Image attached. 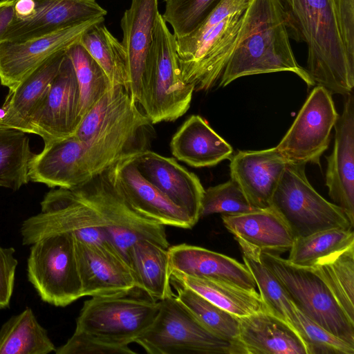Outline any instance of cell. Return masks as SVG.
<instances>
[{
    "label": "cell",
    "instance_id": "7",
    "mask_svg": "<svg viewBox=\"0 0 354 354\" xmlns=\"http://www.w3.org/2000/svg\"><path fill=\"white\" fill-rule=\"evenodd\" d=\"M270 208L282 218L295 238L329 229L353 228L343 209L313 187L304 164L287 162Z\"/></svg>",
    "mask_w": 354,
    "mask_h": 354
},
{
    "label": "cell",
    "instance_id": "39",
    "mask_svg": "<svg viewBox=\"0 0 354 354\" xmlns=\"http://www.w3.org/2000/svg\"><path fill=\"white\" fill-rule=\"evenodd\" d=\"M221 0H165L162 17L173 29L176 39L193 33Z\"/></svg>",
    "mask_w": 354,
    "mask_h": 354
},
{
    "label": "cell",
    "instance_id": "15",
    "mask_svg": "<svg viewBox=\"0 0 354 354\" xmlns=\"http://www.w3.org/2000/svg\"><path fill=\"white\" fill-rule=\"evenodd\" d=\"M80 91L73 66L66 55L39 108L31 119L28 133L44 142L73 135L80 124Z\"/></svg>",
    "mask_w": 354,
    "mask_h": 354
},
{
    "label": "cell",
    "instance_id": "10",
    "mask_svg": "<svg viewBox=\"0 0 354 354\" xmlns=\"http://www.w3.org/2000/svg\"><path fill=\"white\" fill-rule=\"evenodd\" d=\"M130 293L86 300L75 332L115 346H128L135 342L154 321L160 301Z\"/></svg>",
    "mask_w": 354,
    "mask_h": 354
},
{
    "label": "cell",
    "instance_id": "19",
    "mask_svg": "<svg viewBox=\"0 0 354 354\" xmlns=\"http://www.w3.org/2000/svg\"><path fill=\"white\" fill-rule=\"evenodd\" d=\"M341 115L334 126L333 150L327 160L326 185L330 198L354 225V95H344Z\"/></svg>",
    "mask_w": 354,
    "mask_h": 354
},
{
    "label": "cell",
    "instance_id": "23",
    "mask_svg": "<svg viewBox=\"0 0 354 354\" xmlns=\"http://www.w3.org/2000/svg\"><path fill=\"white\" fill-rule=\"evenodd\" d=\"M82 150V143L74 135L45 142L41 151L32 154L29 160V180L48 187L64 189L86 182Z\"/></svg>",
    "mask_w": 354,
    "mask_h": 354
},
{
    "label": "cell",
    "instance_id": "22",
    "mask_svg": "<svg viewBox=\"0 0 354 354\" xmlns=\"http://www.w3.org/2000/svg\"><path fill=\"white\" fill-rule=\"evenodd\" d=\"M158 0H131L120 21L129 76V92L138 103L147 57L153 39Z\"/></svg>",
    "mask_w": 354,
    "mask_h": 354
},
{
    "label": "cell",
    "instance_id": "11",
    "mask_svg": "<svg viewBox=\"0 0 354 354\" xmlns=\"http://www.w3.org/2000/svg\"><path fill=\"white\" fill-rule=\"evenodd\" d=\"M40 205L41 212L21 225L24 245H31L50 234L69 233L81 242L113 248L98 215L77 187L52 189Z\"/></svg>",
    "mask_w": 354,
    "mask_h": 354
},
{
    "label": "cell",
    "instance_id": "9",
    "mask_svg": "<svg viewBox=\"0 0 354 354\" xmlns=\"http://www.w3.org/2000/svg\"><path fill=\"white\" fill-rule=\"evenodd\" d=\"M151 326L135 341L149 354H245L238 342L222 339L203 326L177 300L160 301Z\"/></svg>",
    "mask_w": 354,
    "mask_h": 354
},
{
    "label": "cell",
    "instance_id": "6",
    "mask_svg": "<svg viewBox=\"0 0 354 354\" xmlns=\"http://www.w3.org/2000/svg\"><path fill=\"white\" fill-rule=\"evenodd\" d=\"M108 169L76 187L98 215L110 244L128 264L130 250L139 241L168 249L165 226L136 212L115 187Z\"/></svg>",
    "mask_w": 354,
    "mask_h": 354
},
{
    "label": "cell",
    "instance_id": "14",
    "mask_svg": "<svg viewBox=\"0 0 354 354\" xmlns=\"http://www.w3.org/2000/svg\"><path fill=\"white\" fill-rule=\"evenodd\" d=\"M104 17L20 41H0V82L11 89L55 53L77 43L83 34Z\"/></svg>",
    "mask_w": 354,
    "mask_h": 354
},
{
    "label": "cell",
    "instance_id": "44",
    "mask_svg": "<svg viewBox=\"0 0 354 354\" xmlns=\"http://www.w3.org/2000/svg\"><path fill=\"white\" fill-rule=\"evenodd\" d=\"M338 21L343 31L354 27V0H334Z\"/></svg>",
    "mask_w": 354,
    "mask_h": 354
},
{
    "label": "cell",
    "instance_id": "12",
    "mask_svg": "<svg viewBox=\"0 0 354 354\" xmlns=\"http://www.w3.org/2000/svg\"><path fill=\"white\" fill-rule=\"evenodd\" d=\"M27 272L28 281L48 304L65 307L82 297L71 234H53L32 243Z\"/></svg>",
    "mask_w": 354,
    "mask_h": 354
},
{
    "label": "cell",
    "instance_id": "43",
    "mask_svg": "<svg viewBox=\"0 0 354 354\" xmlns=\"http://www.w3.org/2000/svg\"><path fill=\"white\" fill-rule=\"evenodd\" d=\"M14 248L0 245V309L9 306L18 264Z\"/></svg>",
    "mask_w": 354,
    "mask_h": 354
},
{
    "label": "cell",
    "instance_id": "16",
    "mask_svg": "<svg viewBox=\"0 0 354 354\" xmlns=\"http://www.w3.org/2000/svg\"><path fill=\"white\" fill-rule=\"evenodd\" d=\"M108 171L111 181L125 200L145 218L165 226L183 229L195 225L183 210L141 174L133 155L120 160Z\"/></svg>",
    "mask_w": 354,
    "mask_h": 354
},
{
    "label": "cell",
    "instance_id": "5",
    "mask_svg": "<svg viewBox=\"0 0 354 354\" xmlns=\"http://www.w3.org/2000/svg\"><path fill=\"white\" fill-rule=\"evenodd\" d=\"M194 87L182 79L176 38L160 13L147 57L138 105L152 124L172 122L189 109Z\"/></svg>",
    "mask_w": 354,
    "mask_h": 354
},
{
    "label": "cell",
    "instance_id": "40",
    "mask_svg": "<svg viewBox=\"0 0 354 354\" xmlns=\"http://www.w3.org/2000/svg\"><path fill=\"white\" fill-rule=\"evenodd\" d=\"M289 324L304 343L307 354L354 353V346L305 316L295 306Z\"/></svg>",
    "mask_w": 354,
    "mask_h": 354
},
{
    "label": "cell",
    "instance_id": "35",
    "mask_svg": "<svg viewBox=\"0 0 354 354\" xmlns=\"http://www.w3.org/2000/svg\"><path fill=\"white\" fill-rule=\"evenodd\" d=\"M177 300L214 335L232 342H239V317L207 300L192 290L171 283Z\"/></svg>",
    "mask_w": 354,
    "mask_h": 354
},
{
    "label": "cell",
    "instance_id": "29",
    "mask_svg": "<svg viewBox=\"0 0 354 354\" xmlns=\"http://www.w3.org/2000/svg\"><path fill=\"white\" fill-rule=\"evenodd\" d=\"M129 265L136 287L152 299L161 301L175 294L171 289L168 249L147 240L131 247Z\"/></svg>",
    "mask_w": 354,
    "mask_h": 354
},
{
    "label": "cell",
    "instance_id": "18",
    "mask_svg": "<svg viewBox=\"0 0 354 354\" xmlns=\"http://www.w3.org/2000/svg\"><path fill=\"white\" fill-rule=\"evenodd\" d=\"M133 158L141 174L196 225L201 218L205 192L198 176L175 158L148 149L133 154Z\"/></svg>",
    "mask_w": 354,
    "mask_h": 354
},
{
    "label": "cell",
    "instance_id": "31",
    "mask_svg": "<svg viewBox=\"0 0 354 354\" xmlns=\"http://www.w3.org/2000/svg\"><path fill=\"white\" fill-rule=\"evenodd\" d=\"M55 350L46 330L28 307L0 329V354H48Z\"/></svg>",
    "mask_w": 354,
    "mask_h": 354
},
{
    "label": "cell",
    "instance_id": "38",
    "mask_svg": "<svg viewBox=\"0 0 354 354\" xmlns=\"http://www.w3.org/2000/svg\"><path fill=\"white\" fill-rule=\"evenodd\" d=\"M245 265L250 272L266 310L289 323L294 305L285 289L261 261L260 252L241 250Z\"/></svg>",
    "mask_w": 354,
    "mask_h": 354
},
{
    "label": "cell",
    "instance_id": "30",
    "mask_svg": "<svg viewBox=\"0 0 354 354\" xmlns=\"http://www.w3.org/2000/svg\"><path fill=\"white\" fill-rule=\"evenodd\" d=\"M171 283L192 290L238 317L266 310L257 291L248 290L225 281L198 278L172 271Z\"/></svg>",
    "mask_w": 354,
    "mask_h": 354
},
{
    "label": "cell",
    "instance_id": "8",
    "mask_svg": "<svg viewBox=\"0 0 354 354\" xmlns=\"http://www.w3.org/2000/svg\"><path fill=\"white\" fill-rule=\"evenodd\" d=\"M259 257L301 313L354 346V322L313 268L295 266L279 254L261 252Z\"/></svg>",
    "mask_w": 354,
    "mask_h": 354
},
{
    "label": "cell",
    "instance_id": "25",
    "mask_svg": "<svg viewBox=\"0 0 354 354\" xmlns=\"http://www.w3.org/2000/svg\"><path fill=\"white\" fill-rule=\"evenodd\" d=\"M66 50L49 57L17 86L9 89L2 106L0 126L28 133L30 122L43 102Z\"/></svg>",
    "mask_w": 354,
    "mask_h": 354
},
{
    "label": "cell",
    "instance_id": "24",
    "mask_svg": "<svg viewBox=\"0 0 354 354\" xmlns=\"http://www.w3.org/2000/svg\"><path fill=\"white\" fill-rule=\"evenodd\" d=\"M170 273L225 281L256 292L255 281L245 264L226 255L185 243L168 248Z\"/></svg>",
    "mask_w": 354,
    "mask_h": 354
},
{
    "label": "cell",
    "instance_id": "28",
    "mask_svg": "<svg viewBox=\"0 0 354 354\" xmlns=\"http://www.w3.org/2000/svg\"><path fill=\"white\" fill-rule=\"evenodd\" d=\"M172 155L194 167L214 166L231 157L233 149L201 116L191 115L173 136Z\"/></svg>",
    "mask_w": 354,
    "mask_h": 354
},
{
    "label": "cell",
    "instance_id": "20",
    "mask_svg": "<svg viewBox=\"0 0 354 354\" xmlns=\"http://www.w3.org/2000/svg\"><path fill=\"white\" fill-rule=\"evenodd\" d=\"M34 13L15 18L0 41H20L104 17L107 11L95 0H34Z\"/></svg>",
    "mask_w": 354,
    "mask_h": 354
},
{
    "label": "cell",
    "instance_id": "45",
    "mask_svg": "<svg viewBox=\"0 0 354 354\" xmlns=\"http://www.w3.org/2000/svg\"><path fill=\"white\" fill-rule=\"evenodd\" d=\"M15 0L0 1V40L15 17Z\"/></svg>",
    "mask_w": 354,
    "mask_h": 354
},
{
    "label": "cell",
    "instance_id": "13",
    "mask_svg": "<svg viewBox=\"0 0 354 354\" xmlns=\"http://www.w3.org/2000/svg\"><path fill=\"white\" fill-rule=\"evenodd\" d=\"M338 117L332 93L317 85L277 149L288 162L320 165V158L328 147Z\"/></svg>",
    "mask_w": 354,
    "mask_h": 354
},
{
    "label": "cell",
    "instance_id": "1",
    "mask_svg": "<svg viewBox=\"0 0 354 354\" xmlns=\"http://www.w3.org/2000/svg\"><path fill=\"white\" fill-rule=\"evenodd\" d=\"M151 124L123 86L108 90L82 118L73 134L83 145L86 180L120 160L147 149L145 139Z\"/></svg>",
    "mask_w": 354,
    "mask_h": 354
},
{
    "label": "cell",
    "instance_id": "26",
    "mask_svg": "<svg viewBox=\"0 0 354 354\" xmlns=\"http://www.w3.org/2000/svg\"><path fill=\"white\" fill-rule=\"evenodd\" d=\"M225 227L241 250L279 254L290 250L295 237L270 207L241 214H222Z\"/></svg>",
    "mask_w": 354,
    "mask_h": 354
},
{
    "label": "cell",
    "instance_id": "21",
    "mask_svg": "<svg viewBox=\"0 0 354 354\" xmlns=\"http://www.w3.org/2000/svg\"><path fill=\"white\" fill-rule=\"evenodd\" d=\"M287 162L276 147L240 151L231 158V179L239 185L254 207L268 209Z\"/></svg>",
    "mask_w": 354,
    "mask_h": 354
},
{
    "label": "cell",
    "instance_id": "34",
    "mask_svg": "<svg viewBox=\"0 0 354 354\" xmlns=\"http://www.w3.org/2000/svg\"><path fill=\"white\" fill-rule=\"evenodd\" d=\"M27 133L0 126V187L17 191L28 183L32 156Z\"/></svg>",
    "mask_w": 354,
    "mask_h": 354
},
{
    "label": "cell",
    "instance_id": "3",
    "mask_svg": "<svg viewBox=\"0 0 354 354\" xmlns=\"http://www.w3.org/2000/svg\"><path fill=\"white\" fill-rule=\"evenodd\" d=\"M289 36L307 45L315 85L332 94L353 93L354 62L345 50L334 0H281Z\"/></svg>",
    "mask_w": 354,
    "mask_h": 354
},
{
    "label": "cell",
    "instance_id": "4",
    "mask_svg": "<svg viewBox=\"0 0 354 354\" xmlns=\"http://www.w3.org/2000/svg\"><path fill=\"white\" fill-rule=\"evenodd\" d=\"M250 0H221L191 35L176 39L182 79L194 91L217 82L234 48Z\"/></svg>",
    "mask_w": 354,
    "mask_h": 354
},
{
    "label": "cell",
    "instance_id": "27",
    "mask_svg": "<svg viewBox=\"0 0 354 354\" xmlns=\"http://www.w3.org/2000/svg\"><path fill=\"white\" fill-rule=\"evenodd\" d=\"M239 320L238 340L245 354H307L295 328L267 310L239 317Z\"/></svg>",
    "mask_w": 354,
    "mask_h": 354
},
{
    "label": "cell",
    "instance_id": "42",
    "mask_svg": "<svg viewBox=\"0 0 354 354\" xmlns=\"http://www.w3.org/2000/svg\"><path fill=\"white\" fill-rule=\"evenodd\" d=\"M57 354H131L130 347L106 344L74 331L62 346L56 348Z\"/></svg>",
    "mask_w": 354,
    "mask_h": 354
},
{
    "label": "cell",
    "instance_id": "17",
    "mask_svg": "<svg viewBox=\"0 0 354 354\" xmlns=\"http://www.w3.org/2000/svg\"><path fill=\"white\" fill-rule=\"evenodd\" d=\"M75 252L82 297L121 295L137 288L130 266L113 248L75 239Z\"/></svg>",
    "mask_w": 354,
    "mask_h": 354
},
{
    "label": "cell",
    "instance_id": "32",
    "mask_svg": "<svg viewBox=\"0 0 354 354\" xmlns=\"http://www.w3.org/2000/svg\"><path fill=\"white\" fill-rule=\"evenodd\" d=\"M79 44L102 68L112 86H122L129 91L124 48L103 22L95 24L85 32Z\"/></svg>",
    "mask_w": 354,
    "mask_h": 354
},
{
    "label": "cell",
    "instance_id": "36",
    "mask_svg": "<svg viewBox=\"0 0 354 354\" xmlns=\"http://www.w3.org/2000/svg\"><path fill=\"white\" fill-rule=\"evenodd\" d=\"M75 73L80 91V119L113 86L102 68L79 41L66 50Z\"/></svg>",
    "mask_w": 354,
    "mask_h": 354
},
{
    "label": "cell",
    "instance_id": "37",
    "mask_svg": "<svg viewBox=\"0 0 354 354\" xmlns=\"http://www.w3.org/2000/svg\"><path fill=\"white\" fill-rule=\"evenodd\" d=\"M312 268L326 283L346 315L354 322V245Z\"/></svg>",
    "mask_w": 354,
    "mask_h": 354
},
{
    "label": "cell",
    "instance_id": "41",
    "mask_svg": "<svg viewBox=\"0 0 354 354\" xmlns=\"http://www.w3.org/2000/svg\"><path fill=\"white\" fill-rule=\"evenodd\" d=\"M258 210L254 207L246 196L233 180L205 189L200 217L221 213L241 214Z\"/></svg>",
    "mask_w": 354,
    "mask_h": 354
},
{
    "label": "cell",
    "instance_id": "2",
    "mask_svg": "<svg viewBox=\"0 0 354 354\" xmlns=\"http://www.w3.org/2000/svg\"><path fill=\"white\" fill-rule=\"evenodd\" d=\"M281 0H250L234 48L219 80L224 87L245 76L287 71L315 86L297 62Z\"/></svg>",
    "mask_w": 354,
    "mask_h": 354
},
{
    "label": "cell",
    "instance_id": "33",
    "mask_svg": "<svg viewBox=\"0 0 354 354\" xmlns=\"http://www.w3.org/2000/svg\"><path fill=\"white\" fill-rule=\"evenodd\" d=\"M353 245V229L319 231L295 238L287 260L295 266L315 268Z\"/></svg>",
    "mask_w": 354,
    "mask_h": 354
},
{
    "label": "cell",
    "instance_id": "46",
    "mask_svg": "<svg viewBox=\"0 0 354 354\" xmlns=\"http://www.w3.org/2000/svg\"><path fill=\"white\" fill-rule=\"evenodd\" d=\"M35 1L34 0H15V18L24 19L30 17L35 12Z\"/></svg>",
    "mask_w": 354,
    "mask_h": 354
}]
</instances>
